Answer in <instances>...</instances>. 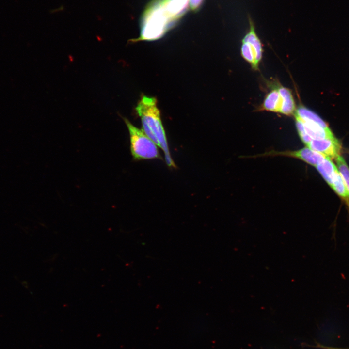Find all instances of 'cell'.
I'll list each match as a JSON object with an SVG mask.
<instances>
[{
	"label": "cell",
	"mask_w": 349,
	"mask_h": 349,
	"mask_svg": "<svg viewBox=\"0 0 349 349\" xmlns=\"http://www.w3.org/2000/svg\"><path fill=\"white\" fill-rule=\"evenodd\" d=\"M136 111L141 118L143 131L163 150L168 166L175 167L170 153L156 98L143 95L138 103Z\"/></svg>",
	"instance_id": "cell-1"
},
{
	"label": "cell",
	"mask_w": 349,
	"mask_h": 349,
	"mask_svg": "<svg viewBox=\"0 0 349 349\" xmlns=\"http://www.w3.org/2000/svg\"><path fill=\"white\" fill-rule=\"evenodd\" d=\"M177 20L167 14L163 0H154L148 6L142 16L140 37L131 41L136 42L159 39L175 25Z\"/></svg>",
	"instance_id": "cell-2"
},
{
	"label": "cell",
	"mask_w": 349,
	"mask_h": 349,
	"mask_svg": "<svg viewBox=\"0 0 349 349\" xmlns=\"http://www.w3.org/2000/svg\"><path fill=\"white\" fill-rule=\"evenodd\" d=\"M130 138V151L135 160L161 159L157 145L143 131L125 118Z\"/></svg>",
	"instance_id": "cell-3"
},
{
	"label": "cell",
	"mask_w": 349,
	"mask_h": 349,
	"mask_svg": "<svg viewBox=\"0 0 349 349\" xmlns=\"http://www.w3.org/2000/svg\"><path fill=\"white\" fill-rule=\"evenodd\" d=\"M307 147L319 152L331 159H336L341 155V143L334 137L311 140Z\"/></svg>",
	"instance_id": "cell-4"
},
{
	"label": "cell",
	"mask_w": 349,
	"mask_h": 349,
	"mask_svg": "<svg viewBox=\"0 0 349 349\" xmlns=\"http://www.w3.org/2000/svg\"><path fill=\"white\" fill-rule=\"evenodd\" d=\"M278 154L286 155L300 159L315 167L326 157L325 155L307 147L297 151L283 152Z\"/></svg>",
	"instance_id": "cell-5"
},
{
	"label": "cell",
	"mask_w": 349,
	"mask_h": 349,
	"mask_svg": "<svg viewBox=\"0 0 349 349\" xmlns=\"http://www.w3.org/2000/svg\"><path fill=\"white\" fill-rule=\"evenodd\" d=\"M278 89L282 99L280 113L287 116L294 115L296 107L291 90L279 84Z\"/></svg>",
	"instance_id": "cell-6"
},
{
	"label": "cell",
	"mask_w": 349,
	"mask_h": 349,
	"mask_svg": "<svg viewBox=\"0 0 349 349\" xmlns=\"http://www.w3.org/2000/svg\"><path fill=\"white\" fill-rule=\"evenodd\" d=\"M164 8L168 16L177 20L188 10L189 0H163Z\"/></svg>",
	"instance_id": "cell-7"
},
{
	"label": "cell",
	"mask_w": 349,
	"mask_h": 349,
	"mask_svg": "<svg viewBox=\"0 0 349 349\" xmlns=\"http://www.w3.org/2000/svg\"><path fill=\"white\" fill-rule=\"evenodd\" d=\"M281 103V97L276 85L266 95L259 110L280 113Z\"/></svg>",
	"instance_id": "cell-8"
},
{
	"label": "cell",
	"mask_w": 349,
	"mask_h": 349,
	"mask_svg": "<svg viewBox=\"0 0 349 349\" xmlns=\"http://www.w3.org/2000/svg\"><path fill=\"white\" fill-rule=\"evenodd\" d=\"M316 168L323 179L331 187L337 174L339 172L338 168L332 159L326 157Z\"/></svg>",
	"instance_id": "cell-9"
},
{
	"label": "cell",
	"mask_w": 349,
	"mask_h": 349,
	"mask_svg": "<svg viewBox=\"0 0 349 349\" xmlns=\"http://www.w3.org/2000/svg\"><path fill=\"white\" fill-rule=\"evenodd\" d=\"M242 42H247L250 44L255 51L256 61L259 64L262 58L263 49L261 42L256 35L252 24L249 32L244 37Z\"/></svg>",
	"instance_id": "cell-10"
},
{
	"label": "cell",
	"mask_w": 349,
	"mask_h": 349,
	"mask_svg": "<svg viewBox=\"0 0 349 349\" xmlns=\"http://www.w3.org/2000/svg\"><path fill=\"white\" fill-rule=\"evenodd\" d=\"M331 188L349 205V194L339 172L337 174Z\"/></svg>",
	"instance_id": "cell-11"
},
{
	"label": "cell",
	"mask_w": 349,
	"mask_h": 349,
	"mask_svg": "<svg viewBox=\"0 0 349 349\" xmlns=\"http://www.w3.org/2000/svg\"><path fill=\"white\" fill-rule=\"evenodd\" d=\"M335 161L337 168L344 181L347 191L349 194V168L343 157L340 155Z\"/></svg>",
	"instance_id": "cell-12"
},
{
	"label": "cell",
	"mask_w": 349,
	"mask_h": 349,
	"mask_svg": "<svg viewBox=\"0 0 349 349\" xmlns=\"http://www.w3.org/2000/svg\"><path fill=\"white\" fill-rule=\"evenodd\" d=\"M204 0H189V4L193 11H197L201 6Z\"/></svg>",
	"instance_id": "cell-13"
},
{
	"label": "cell",
	"mask_w": 349,
	"mask_h": 349,
	"mask_svg": "<svg viewBox=\"0 0 349 349\" xmlns=\"http://www.w3.org/2000/svg\"><path fill=\"white\" fill-rule=\"evenodd\" d=\"M321 348H323L324 349H344V348H335V347H324L321 346Z\"/></svg>",
	"instance_id": "cell-14"
}]
</instances>
